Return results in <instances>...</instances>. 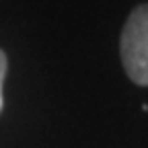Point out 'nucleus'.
Segmentation results:
<instances>
[{"label":"nucleus","mask_w":148,"mask_h":148,"mask_svg":"<svg viewBox=\"0 0 148 148\" xmlns=\"http://www.w3.org/2000/svg\"><path fill=\"white\" fill-rule=\"evenodd\" d=\"M6 66H8V62H6V53L0 49V111H2V82H4V76H6Z\"/></svg>","instance_id":"2"},{"label":"nucleus","mask_w":148,"mask_h":148,"mask_svg":"<svg viewBox=\"0 0 148 148\" xmlns=\"http://www.w3.org/2000/svg\"><path fill=\"white\" fill-rule=\"evenodd\" d=\"M121 62L136 84L148 86V4L127 16L121 31Z\"/></svg>","instance_id":"1"}]
</instances>
